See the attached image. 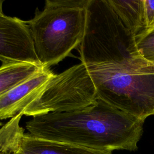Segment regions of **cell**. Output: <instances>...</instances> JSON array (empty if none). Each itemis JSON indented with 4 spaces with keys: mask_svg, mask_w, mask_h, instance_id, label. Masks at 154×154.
Segmentation results:
<instances>
[{
    "mask_svg": "<svg viewBox=\"0 0 154 154\" xmlns=\"http://www.w3.org/2000/svg\"><path fill=\"white\" fill-rule=\"evenodd\" d=\"M144 121L97 98L82 109L34 116L25 126L29 134L43 139L97 150L135 151Z\"/></svg>",
    "mask_w": 154,
    "mask_h": 154,
    "instance_id": "obj_1",
    "label": "cell"
},
{
    "mask_svg": "<svg viewBox=\"0 0 154 154\" xmlns=\"http://www.w3.org/2000/svg\"><path fill=\"white\" fill-rule=\"evenodd\" d=\"M79 46L84 64L102 63L105 68L121 73H154V65L141 56L135 37L108 0H88L85 32Z\"/></svg>",
    "mask_w": 154,
    "mask_h": 154,
    "instance_id": "obj_2",
    "label": "cell"
},
{
    "mask_svg": "<svg viewBox=\"0 0 154 154\" xmlns=\"http://www.w3.org/2000/svg\"><path fill=\"white\" fill-rule=\"evenodd\" d=\"M88 0H46L42 11L26 21L40 65L58 64L84 37Z\"/></svg>",
    "mask_w": 154,
    "mask_h": 154,
    "instance_id": "obj_3",
    "label": "cell"
},
{
    "mask_svg": "<svg viewBox=\"0 0 154 154\" xmlns=\"http://www.w3.org/2000/svg\"><path fill=\"white\" fill-rule=\"evenodd\" d=\"M97 99L96 90L85 65L81 63L54 75L37 98L20 112L36 116L82 109Z\"/></svg>",
    "mask_w": 154,
    "mask_h": 154,
    "instance_id": "obj_4",
    "label": "cell"
},
{
    "mask_svg": "<svg viewBox=\"0 0 154 154\" xmlns=\"http://www.w3.org/2000/svg\"><path fill=\"white\" fill-rule=\"evenodd\" d=\"M0 61L40 65L26 21L0 15Z\"/></svg>",
    "mask_w": 154,
    "mask_h": 154,
    "instance_id": "obj_5",
    "label": "cell"
},
{
    "mask_svg": "<svg viewBox=\"0 0 154 154\" xmlns=\"http://www.w3.org/2000/svg\"><path fill=\"white\" fill-rule=\"evenodd\" d=\"M54 74L43 68L35 75L0 96V120L12 118L35 100Z\"/></svg>",
    "mask_w": 154,
    "mask_h": 154,
    "instance_id": "obj_6",
    "label": "cell"
},
{
    "mask_svg": "<svg viewBox=\"0 0 154 154\" xmlns=\"http://www.w3.org/2000/svg\"><path fill=\"white\" fill-rule=\"evenodd\" d=\"M11 154H112L67 143L49 140L24 134Z\"/></svg>",
    "mask_w": 154,
    "mask_h": 154,
    "instance_id": "obj_7",
    "label": "cell"
},
{
    "mask_svg": "<svg viewBox=\"0 0 154 154\" xmlns=\"http://www.w3.org/2000/svg\"><path fill=\"white\" fill-rule=\"evenodd\" d=\"M123 24L137 38L146 30L144 0H108Z\"/></svg>",
    "mask_w": 154,
    "mask_h": 154,
    "instance_id": "obj_8",
    "label": "cell"
},
{
    "mask_svg": "<svg viewBox=\"0 0 154 154\" xmlns=\"http://www.w3.org/2000/svg\"><path fill=\"white\" fill-rule=\"evenodd\" d=\"M43 68L29 63H2L0 66V96L32 78Z\"/></svg>",
    "mask_w": 154,
    "mask_h": 154,
    "instance_id": "obj_9",
    "label": "cell"
},
{
    "mask_svg": "<svg viewBox=\"0 0 154 154\" xmlns=\"http://www.w3.org/2000/svg\"><path fill=\"white\" fill-rule=\"evenodd\" d=\"M22 115L18 114L0 128V152L12 153L24 133L19 123Z\"/></svg>",
    "mask_w": 154,
    "mask_h": 154,
    "instance_id": "obj_10",
    "label": "cell"
},
{
    "mask_svg": "<svg viewBox=\"0 0 154 154\" xmlns=\"http://www.w3.org/2000/svg\"><path fill=\"white\" fill-rule=\"evenodd\" d=\"M137 49L148 62H154V29L136 38Z\"/></svg>",
    "mask_w": 154,
    "mask_h": 154,
    "instance_id": "obj_11",
    "label": "cell"
},
{
    "mask_svg": "<svg viewBox=\"0 0 154 154\" xmlns=\"http://www.w3.org/2000/svg\"><path fill=\"white\" fill-rule=\"evenodd\" d=\"M144 3L146 30L143 34L154 29V0H144Z\"/></svg>",
    "mask_w": 154,
    "mask_h": 154,
    "instance_id": "obj_12",
    "label": "cell"
},
{
    "mask_svg": "<svg viewBox=\"0 0 154 154\" xmlns=\"http://www.w3.org/2000/svg\"><path fill=\"white\" fill-rule=\"evenodd\" d=\"M4 1L3 0H0V15L4 14L3 11H2V4H3Z\"/></svg>",
    "mask_w": 154,
    "mask_h": 154,
    "instance_id": "obj_13",
    "label": "cell"
},
{
    "mask_svg": "<svg viewBox=\"0 0 154 154\" xmlns=\"http://www.w3.org/2000/svg\"><path fill=\"white\" fill-rule=\"evenodd\" d=\"M0 154H11L10 153H5V152H0Z\"/></svg>",
    "mask_w": 154,
    "mask_h": 154,
    "instance_id": "obj_14",
    "label": "cell"
},
{
    "mask_svg": "<svg viewBox=\"0 0 154 154\" xmlns=\"http://www.w3.org/2000/svg\"><path fill=\"white\" fill-rule=\"evenodd\" d=\"M2 126H3V123L1 122H0V127Z\"/></svg>",
    "mask_w": 154,
    "mask_h": 154,
    "instance_id": "obj_15",
    "label": "cell"
},
{
    "mask_svg": "<svg viewBox=\"0 0 154 154\" xmlns=\"http://www.w3.org/2000/svg\"><path fill=\"white\" fill-rule=\"evenodd\" d=\"M152 64H153V65H154V62H152Z\"/></svg>",
    "mask_w": 154,
    "mask_h": 154,
    "instance_id": "obj_16",
    "label": "cell"
}]
</instances>
